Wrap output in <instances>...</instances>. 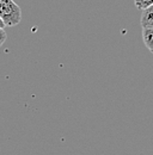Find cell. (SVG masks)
I'll use <instances>...</instances> for the list:
<instances>
[{
	"mask_svg": "<svg viewBox=\"0 0 153 155\" xmlns=\"http://www.w3.org/2000/svg\"><path fill=\"white\" fill-rule=\"evenodd\" d=\"M0 18L5 26H16L20 23L22 11L13 0H0Z\"/></svg>",
	"mask_w": 153,
	"mask_h": 155,
	"instance_id": "cell-1",
	"label": "cell"
},
{
	"mask_svg": "<svg viewBox=\"0 0 153 155\" xmlns=\"http://www.w3.org/2000/svg\"><path fill=\"white\" fill-rule=\"evenodd\" d=\"M142 41L146 48L153 54V26L142 28Z\"/></svg>",
	"mask_w": 153,
	"mask_h": 155,
	"instance_id": "cell-2",
	"label": "cell"
},
{
	"mask_svg": "<svg viewBox=\"0 0 153 155\" xmlns=\"http://www.w3.org/2000/svg\"><path fill=\"white\" fill-rule=\"evenodd\" d=\"M140 23H141V26L142 28L153 26V5H151L150 7H147L146 10L142 11Z\"/></svg>",
	"mask_w": 153,
	"mask_h": 155,
	"instance_id": "cell-3",
	"label": "cell"
},
{
	"mask_svg": "<svg viewBox=\"0 0 153 155\" xmlns=\"http://www.w3.org/2000/svg\"><path fill=\"white\" fill-rule=\"evenodd\" d=\"M134 4L138 10L144 11L147 7H150L151 5H153V0H134Z\"/></svg>",
	"mask_w": 153,
	"mask_h": 155,
	"instance_id": "cell-4",
	"label": "cell"
},
{
	"mask_svg": "<svg viewBox=\"0 0 153 155\" xmlns=\"http://www.w3.org/2000/svg\"><path fill=\"white\" fill-rule=\"evenodd\" d=\"M7 38V35H6V31L5 29H0V47L5 43V41Z\"/></svg>",
	"mask_w": 153,
	"mask_h": 155,
	"instance_id": "cell-5",
	"label": "cell"
},
{
	"mask_svg": "<svg viewBox=\"0 0 153 155\" xmlns=\"http://www.w3.org/2000/svg\"><path fill=\"white\" fill-rule=\"evenodd\" d=\"M0 29H5V24H4V21L1 20V18H0Z\"/></svg>",
	"mask_w": 153,
	"mask_h": 155,
	"instance_id": "cell-6",
	"label": "cell"
}]
</instances>
